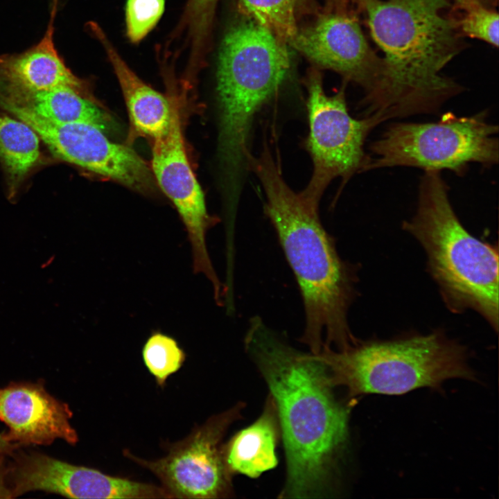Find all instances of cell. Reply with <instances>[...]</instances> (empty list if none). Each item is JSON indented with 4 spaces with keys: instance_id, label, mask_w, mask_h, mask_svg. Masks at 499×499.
Masks as SVG:
<instances>
[{
    "instance_id": "ba28073f",
    "label": "cell",
    "mask_w": 499,
    "mask_h": 499,
    "mask_svg": "<svg viewBox=\"0 0 499 499\" xmlns=\"http://www.w3.org/2000/svg\"><path fill=\"white\" fill-rule=\"evenodd\" d=\"M306 85L309 132L305 144L313 170L308 184L299 193L307 204L319 208L322 196L331 181L340 177L344 185L356 173L364 172L368 160L364 143L380 123L369 116H351L344 88L328 96L318 73H310Z\"/></svg>"
},
{
    "instance_id": "8992f818",
    "label": "cell",
    "mask_w": 499,
    "mask_h": 499,
    "mask_svg": "<svg viewBox=\"0 0 499 499\" xmlns=\"http://www.w3.org/2000/svg\"><path fill=\"white\" fill-rule=\"evenodd\" d=\"M317 355L333 386L346 388L351 398L438 389L455 378L477 380L465 346L439 330L390 340L358 339L345 349H324Z\"/></svg>"
},
{
    "instance_id": "d6986e66",
    "label": "cell",
    "mask_w": 499,
    "mask_h": 499,
    "mask_svg": "<svg viewBox=\"0 0 499 499\" xmlns=\"http://www.w3.org/2000/svg\"><path fill=\"white\" fill-rule=\"evenodd\" d=\"M40 140L29 125L0 112V161L12 195L39 162Z\"/></svg>"
},
{
    "instance_id": "7a4b0ae2",
    "label": "cell",
    "mask_w": 499,
    "mask_h": 499,
    "mask_svg": "<svg viewBox=\"0 0 499 499\" xmlns=\"http://www.w3.org/2000/svg\"><path fill=\"white\" fill-rule=\"evenodd\" d=\"M248 166L261 183L264 212L300 290L305 313L300 341L314 354L323 349H347L358 340L347 319L355 296L354 267L340 258L320 221L319 208L307 204L286 184L267 143L259 156H251Z\"/></svg>"
},
{
    "instance_id": "5b68a950",
    "label": "cell",
    "mask_w": 499,
    "mask_h": 499,
    "mask_svg": "<svg viewBox=\"0 0 499 499\" xmlns=\"http://www.w3.org/2000/svg\"><path fill=\"white\" fill-rule=\"evenodd\" d=\"M286 42L250 19L230 28L218 60V152L224 183L242 184L248 170L250 134L256 113L286 79L290 58Z\"/></svg>"
},
{
    "instance_id": "9c48e42d",
    "label": "cell",
    "mask_w": 499,
    "mask_h": 499,
    "mask_svg": "<svg viewBox=\"0 0 499 499\" xmlns=\"http://www.w3.org/2000/svg\"><path fill=\"white\" fill-rule=\"evenodd\" d=\"M243 407L239 403L212 416L186 438L171 444L160 459H141L128 450L123 455L154 473L173 498L229 497L232 475L224 460L222 440Z\"/></svg>"
},
{
    "instance_id": "2e32d148",
    "label": "cell",
    "mask_w": 499,
    "mask_h": 499,
    "mask_svg": "<svg viewBox=\"0 0 499 499\" xmlns=\"http://www.w3.org/2000/svg\"><path fill=\"white\" fill-rule=\"evenodd\" d=\"M89 28L112 66L134 129L153 139L163 136L168 129L172 114L168 99L137 76L98 24L89 23Z\"/></svg>"
},
{
    "instance_id": "7c38bea8",
    "label": "cell",
    "mask_w": 499,
    "mask_h": 499,
    "mask_svg": "<svg viewBox=\"0 0 499 499\" xmlns=\"http://www.w3.org/2000/svg\"><path fill=\"white\" fill-rule=\"evenodd\" d=\"M151 170L184 226L191 247L193 272L208 279L214 299L220 302L225 286L216 274L207 245V233L217 220L207 211L204 193L187 158L178 114L173 107L167 132L154 139Z\"/></svg>"
},
{
    "instance_id": "ac0fdd59",
    "label": "cell",
    "mask_w": 499,
    "mask_h": 499,
    "mask_svg": "<svg viewBox=\"0 0 499 499\" xmlns=\"http://www.w3.org/2000/svg\"><path fill=\"white\" fill-rule=\"evenodd\" d=\"M0 96L21 104L53 123H86L103 130L110 123L107 114L88 98L86 91L71 87L27 94H0Z\"/></svg>"
},
{
    "instance_id": "4316f807",
    "label": "cell",
    "mask_w": 499,
    "mask_h": 499,
    "mask_svg": "<svg viewBox=\"0 0 499 499\" xmlns=\"http://www.w3.org/2000/svg\"><path fill=\"white\" fill-rule=\"evenodd\" d=\"M202 1L211 2V1H216V0H202Z\"/></svg>"
},
{
    "instance_id": "603a6c76",
    "label": "cell",
    "mask_w": 499,
    "mask_h": 499,
    "mask_svg": "<svg viewBox=\"0 0 499 499\" xmlns=\"http://www.w3.org/2000/svg\"><path fill=\"white\" fill-rule=\"evenodd\" d=\"M463 32L473 38L498 46V15L482 6H471L461 21Z\"/></svg>"
},
{
    "instance_id": "277c9868",
    "label": "cell",
    "mask_w": 499,
    "mask_h": 499,
    "mask_svg": "<svg viewBox=\"0 0 499 499\" xmlns=\"http://www.w3.org/2000/svg\"><path fill=\"white\" fill-rule=\"evenodd\" d=\"M448 191L439 171H425L416 213L402 227L424 250L428 270L448 308L455 313L475 310L497 332L498 247L474 237L464 228Z\"/></svg>"
},
{
    "instance_id": "30bf717a",
    "label": "cell",
    "mask_w": 499,
    "mask_h": 499,
    "mask_svg": "<svg viewBox=\"0 0 499 499\" xmlns=\"http://www.w3.org/2000/svg\"><path fill=\"white\" fill-rule=\"evenodd\" d=\"M0 105L29 125L59 159L139 192L154 189L152 170L141 157L129 147L111 141L100 128L86 123H53L8 99H0Z\"/></svg>"
},
{
    "instance_id": "9a60e30c",
    "label": "cell",
    "mask_w": 499,
    "mask_h": 499,
    "mask_svg": "<svg viewBox=\"0 0 499 499\" xmlns=\"http://www.w3.org/2000/svg\"><path fill=\"white\" fill-rule=\"evenodd\" d=\"M58 0H53L46 32L38 43L18 53L0 55V94H27L61 87L87 92L86 83L66 65L53 40Z\"/></svg>"
},
{
    "instance_id": "6da1fadb",
    "label": "cell",
    "mask_w": 499,
    "mask_h": 499,
    "mask_svg": "<svg viewBox=\"0 0 499 499\" xmlns=\"http://www.w3.org/2000/svg\"><path fill=\"white\" fill-rule=\"evenodd\" d=\"M244 344L277 411L287 463L279 497H322L347 439L349 406L336 399L317 355L292 347L260 317L250 319Z\"/></svg>"
},
{
    "instance_id": "cb8c5ba5",
    "label": "cell",
    "mask_w": 499,
    "mask_h": 499,
    "mask_svg": "<svg viewBox=\"0 0 499 499\" xmlns=\"http://www.w3.org/2000/svg\"><path fill=\"white\" fill-rule=\"evenodd\" d=\"M20 446L9 440L6 433L0 434V472L8 455Z\"/></svg>"
},
{
    "instance_id": "d4e9b609",
    "label": "cell",
    "mask_w": 499,
    "mask_h": 499,
    "mask_svg": "<svg viewBox=\"0 0 499 499\" xmlns=\"http://www.w3.org/2000/svg\"><path fill=\"white\" fill-rule=\"evenodd\" d=\"M459 3H461L463 6H469L470 7L472 6H475L479 0H457Z\"/></svg>"
},
{
    "instance_id": "52a82bcc",
    "label": "cell",
    "mask_w": 499,
    "mask_h": 499,
    "mask_svg": "<svg viewBox=\"0 0 499 499\" xmlns=\"http://www.w3.org/2000/svg\"><path fill=\"white\" fill-rule=\"evenodd\" d=\"M498 132L484 111L469 116L446 113L432 123H394L371 143L364 172L409 166L462 175L470 163L491 166L498 162Z\"/></svg>"
},
{
    "instance_id": "4fadbf2b",
    "label": "cell",
    "mask_w": 499,
    "mask_h": 499,
    "mask_svg": "<svg viewBox=\"0 0 499 499\" xmlns=\"http://www.w3.org/2000/svg\"><path fill=\"white\" fill-rule=\"evenodd\" d=\"M290 43L317 65L333 70L363 87V104L374 94L380 61L373 53L358 21L344 13L322 16L298 29Z\"/></svg>"
},
{
    "instance_id": "484cf974",
    "label": "cell",
    "mask_w": 499,
    "mask_h": 499,
    "mask_svg": "<svg viewBox=\"0 0 499 499\" xmlns=\"http://www.w3.org/2000/svg\"><path fill=\"white\" fill-rule=\"evenodd\" d=\"M338 1H341V2H342V3H344H344H349V2H354V1H358V0H338Z\"/></svg>"
},
{
    "instance_id": "44dd1931",
    "label": "cell",
    "mask_w": 499,
    "mask_h": 499,
    "mask_svg": "<svg viewBox=\"0 0 499 499\" xmlns=\"http://www.w3.org/2000/svg\"><path fill=\"white\" fill-rule=\"evenodd\" d=\"M141 354L146 367L160 387L182 367L186 360V353L178 342L160 331L151 333L143 346Z\"/></svg>"
},
{
    "instance_id": "5bb4252c",
    "label": "cell",
    "mask_w": 499,
    "mask_h": 499,
    "mask_svg": "<svg viewBox=\"0 0 499 499\" xmlns=\"http://www.w3.org/2000/svg\"><path fill=\"white\" fill-rule=\"evenodd\" d=\"M67 404L46 390L43 383H11L0 388V420L11 441L21 445H49L60 439L74 445L76 431L69 423Z\"/></svg>"
},
{
    "instance_id": "8fae6325",
    "label": "cell",
    "mask_w": 499,
    "mask_h": 499,
    "mask_svg": "<svg viewBox=\"0 0 499 499\" xmlns=\"http://www.w3.org/2000/svg\"><path fill=\"white\" fill-rule=\"evenodd\" d=\"M44 491L73 498H154L156 485L112 476L46 455L21 451L6 458L0 473V498Z\"/></svg>"
},
{
    "instance_id": "ffe728a7",
    "label": "cell",
    "mask_w": 499,
    "mask_h": 499,
    "mask_svg": "<svg viewBox=\"0 0 499 499\" xmlns=\"http://www.w3.org/2000/svg\"><path fill=\"white\" fill-rule=\"evenodd\" d=\"M250 19L264 26L284 42H290L299 29V0H238Z\"/></svg>"
},
{
    "instance_id": "3957f363",
    "label": "cell",
    "mask_w": 499,
    "mask_h": 499,
    "mask_svg": "<svg viewBox=\"0 0 499 499\" xmlns=\"http://www.w3.org/2000/svg\"><path fill=\"white\" fill-rule=\"evenodd\" d=\"M371 35L384 53L365 116L380 123L435 113L460 90L440 72L458 51L446 0H364Z\"/></svg>"
},
{
    "instance_id": "7402d4cb",
    "label": "cell",
    "mask_w": 499,
    "mask_h": 499,
    "mask_svg": "<svg viewBox=\"0 0 499 499\" xmlns=\"http://www.w3.org/2000/svg\"><path fill=\"white\" fill-rule=\"evenodd\" d=\"M164 0H128L125 8L126 33L132 43L141 41L159 21Z\"/></svg>"
},
{
    "instance_id": "e0dca14e",
    "label": "cell",
    "mask_w": 499,
    "mask_h": 499,
    "mask_svg": "<svg viewBox=\"0 0 499 499\" xmlns=\"http://www.w3.org/2000/svg\"><path fill=\"white\" fill-rule=\"evenodd\" d=\"M280 432L276 405L269 395L259 419L223 445L224 460L230 473L256 478L274 468L278 462L275 449Z\"/></svg>"
}]
</instances>
